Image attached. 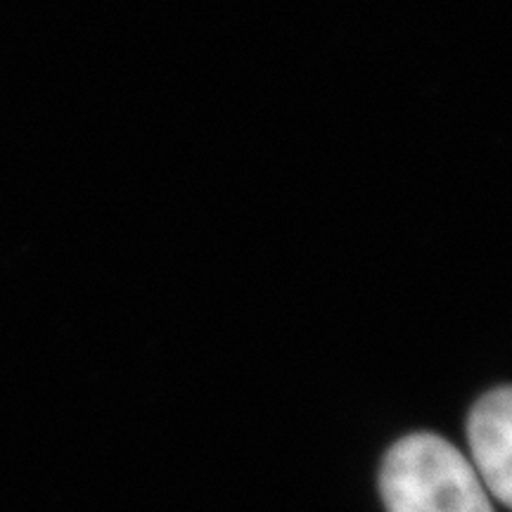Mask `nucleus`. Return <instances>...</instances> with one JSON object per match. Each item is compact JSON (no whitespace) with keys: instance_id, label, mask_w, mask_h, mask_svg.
Wrapping results in <instances>:
<instances>
[{"instance_id":"obj_1","label":"nucleus","mask_w":512,"mask_h":512,"mask_svg":"<svg viewBox=\"0 0 512 512\" xmlns=\"http://www.w3.org/2000/svg\"><path fill=\"white\" fill-rule=\"evenodd\" d=\"M387 512H496L470 458L432 432H415L389 448L380 467Z\"/></svg>"},{"instance_id":"obj_2","label":"nucleus","mask_w":512,"mask_h":512,"mask_svg":"<svg viewBox=\"0 0 512 512\" xmlns=\"http://www.w3.org/2000/svg\"><path fill=\"white\" fill-rule=\"evenodd\" d=\"M470 465L484 489L503 508L512 503V392L508 384L491 389L472 406L467 418Z\"/></svg>"}]
</instances>
